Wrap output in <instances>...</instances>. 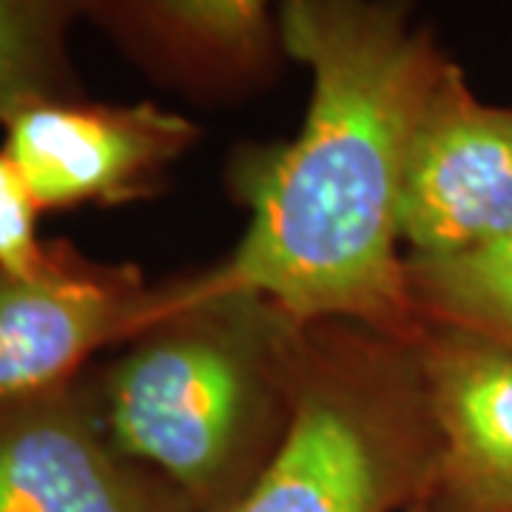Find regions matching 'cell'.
<instances>
[{
	"label": "cell",
	"instance_id": "cell-9",
	"mask_svg": "<svg viewBox=\"0 0 512 512\" xmlns=\"http://www.w3.org/2000/svg\"><path fill=\"white\" fill-rule=\"evenodd\" d=\"M148 72L200 103L265 89L282 66L276 0H86Z\"/></svg>",
	"mask_w": 512,
	"mask_h": 512
},
{
	"label": "cell",
	"instance_id": "cell-1",
	"mask_svg": "<svg viewBox=\"0 0 512 512\" xmlns=\"http://www.w3.org/2000/svg\"><path fill=\"white\" fill-rule=\"evenodd\" d=\"M285 57L311 72V103L288 143L231 163L245 234L214 265L296 322L348 319L416 339L399 205L407 154L450 57L410 0H279Z\"/></svg>",
	"mask_w": 512,
	"mask_h": 512
},
{
	"label": "cell",
	"instance_id": "cell-4",
	"mask_svg": "<svg viewBox=\"0 0 512 512\" xmlns=\"http://www.w3.org/2000/svg\"><path fill=\"white\" fill-rule=\"evenodd\" d=\"M180 291L183 279L148 285L137 268L69 248H49L32 274H0V410L69 387L94 350L140 336Z\"/></svg>",
	"mask_w": 512,
	"mask_h": 512
},
{
	"label": "cell",
	"instance_id": "cell-8",
	"mask_svg": "<svg viewBox=\"0 0 512 512\" xmlns=\"http://www.w3.org/2000/svg\"><path fill=\"white\" fill-rule=\"evenodd\" d=\"M419 350L439 458L421 504L430 512H512V350L424 325Z\"/></svg>",
	"mask_w": 512,
	"mask_h": 512
},
{
	"label": "cell",
	"instance_id": "cell-3",
	"mask_svg": "<svg viewBox=\"0 0 512 512\" xmlns=\"http://www.w3.org/2000/svg\"><path fill=\"white\" fill-rule=\"evenodd\" d=\"M436 458L419 336L316 319L299 333L285 439L228 512H407Z\"/></svg>",
	"mask_w": 512,
	"mask_h": 512
},
{
	"label": "cell",
	"instance_id": "cell-6",
	"mask_svg": "<svg viewBox=\"0 0 512 512\" xmlns=\"http://www.w3.org/2000/svg\"><path fill=\"white\" fill-rule=\"evenodd\" d=\"M197 140L200 128L188 117L154 103L106 106L63 97L20 109L6 123L3 154L37 208L55 211L143 200Z\"/></svg>",
	"mask_w": 512,
	"mask_h": 512
},
{
	"label": "cell",
	"instance_id": "cell-11",
	"mask_svg": "<svg viewBox=\"0 0 512 512\" xmlns=\"http://www.w3.org/2000/svg\"><path fill=\"white\" fill-rule=\"evenodd\" d=\"M72 0H0V123L69 97L66 23Z\"/></svg>",
	"mask_w": 512,
	"mask_h": 512
},
{
	"label": "cell",
	"instance_id": "cell-7",
	"mask_svg": "<svg viewBox=\"0 0 512 512\" xmlns=\"http://www.w3.org/2000/svg\"><path fill=\"white\" fill-rule=\"evenodd\" d=\"M0 512H197L111 441L97 404L55 390L0 410Z\"/></svg>",
	"mask_w": 512,
	"mask_h": 512
},
{
	"label": "cell",
	"instance_id": "cell-2",
	"mask_svg": "<svg viewBox=\"0 0 512 512\" xmlns=\"http://www.w3.org/2000/svg\"><path fill=\"white\" fill-rule=\"evenodd\" d=\"M302 325L214 268L183 276L177 302L103 373L94 404L111 441L197 512H228L291 424Z\"/></svg>",
	"mask_w": 512,
	"mask_h": 512
},
{
	"label": "cell",
	"instance_id": "cell-5",
	"mask_svg": "<svg viewBox=\"0 0 512 512\" xmlns=\"http://www.w3.org/2000/svg\"><path fill=\"white\" fill-rule=\"evenodd\" d=\"M407 256H450L512 237V109L478 100L453 60L427 97L399 205Z\"/></svg>",
	"mask_w": 512,
	"mask_h": 512
},
{
	"label": "cell",
	"instance_id": "cell-10",
	"mask_svg": "<svg viewBox=\"0 0 512 512\" xmlns=\"http://www.w3.org/2000/svg\"><path fill=\"white\" fill-rule=\"evenodd\" d=\"M421 325L461 330L512 350V237L450 256H407Z\"/></svg>",
	"mask_w": 512,
	"mask_h": 512
},
{
	"label": "cell",
	"instance_id": "cell-13",
	"mask_svg": "<svg viewBox=\"0 0 512 512\" xmlns=\"http://www.w3.org/2000/svg\"><path fill=\"white\" fill-rule=\"evenodd\" d=\"M407 512H430V510H427V507H424V504L419 501V504H413V507H410Z\"/></svg>",
	"mask_w": 512,
	"mask_h": 512
},
{
	"label": "cell",
	"instance_id": "cell-12",
	"mask_svg": "<svg viewBox=\"0 0 512 512\" xmlns=\"http://www.w3.org/2000/svg\"><path fill=\"white\" fill-rule=\"evenodd\" d=\"M37 202L15 163L0 151V274L23 276L46 259L37 239Z\"/></svg>",
	"mask_w": 512,
	"mask_h": 512
}]
</instances>
